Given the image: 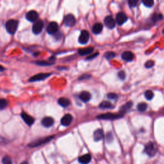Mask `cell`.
Listing matches in <instances>:
<instances>
[{
    "label": "cell",
    "mask_w": 164,
    "mask_h": 164,
    "mask_svg": "<svg viewBox=\"0 0 164 164\" xmlns=\"http://www.w3.org/2000/svg\"><path fill=\"white\" fill-rule=\"evenodd\" d=\"M100 108L101 109L113 108L114 105L109 101H103L100 105Z\"/></svg>",
    "instance_id": "cell-23"
},
{
    "label": "cell",
    "mask_w": 164,
    "mask_h": 164,
    "mask_svg": "<svg viewBox=\"0 0 164 164\" xmlns=\"http://www.w3.org/2000/svg\"><path fill=\"white\" fill-rule=\"evenodd\" d=\"M58 103L62 107L66 108L70 105V101L67 98H61L58 100Z\"/></svg>",
    "instance_id": "cell-22"
},
{
    "label": "cell",
    "mask_w": 164,
    "mask_h": 164,
    "mask_svg": "<svg viewBox=\"0 0 164 164\" xmlns=\"http://www.w3.org/2000/svg\"><path fill=\"white\" fill-rule=\"evenodd\" d=\"M4 70H5L4 67H3L2 66H1V65H0V71H3Z\"/></svg>",
    "instance_id": "cell-39"
},
{
    "label": "cell",
    "mask_w": 164,
    "mask_h": 164,
    "mask_svg": "<svg viewBox=\"0 0 164 164\" xmlns=\"http://www.w3.org/2000/svg\"><path fill=\"white\" fill-rule=\"evenodd\" d=\"M142 3L147 7L151 8L154 5V0H142Z\"/></svg>",
    "instance_id": "cell-26"
},
{
    "label": "cell",
    "mask_w": 164,
    "mask_h": 164,
    "mask_svg": "<svg viewBox=\"0 0 164 164\" xmlns=\"http://www.w3.org/2000/svg\"><path fill=\"white\" fill-rule=\"evenodd\" d=\"M58 25L56 22H51L47 27V32L50 35H53L58 32Z\"/></svg>",
    "instance_id": "cell-9"
},
{
    "label": "cell",
    "mask_w": 164,
    "mask_h": 164,
    "mask_svg": "<svg viewBox=\"0 0 164 164\" xmlns=\"http://www.w3.org/2000/svg\"><path fill=\"white\" fill-rule=\"evenodd\" d=\"M104 23H105L106 27L109 28V29H113V28H114V27H116L115 20H114V18L110 16V15L105 17Z\"/></svg>",
    "instance_id": "cell-11"
},
{
    "label": "cell",
    "mask_w": 164,
    "mask_h": 164,
    "mask_svg": "<svg viewBox=\"0 0 164 164\" xmlns=\"http://www.w3.org/2000/svg\"><path fill=\"white\" fill-rule=\"evenodd\" d=\"M118 76L121 80H123L125 79V77H126V74H125L124 71H121L118 73Z\"/></svg>",
    "instance_id": "cell-35"
},
{
    "label": "cell",
    "mask_w": 164,
    "mask_h": 164,
    "mask_svg": "<svg viewBox=\"0 0 164 164\" xmlns=\"http://www.w3.org/2000/svg\"><path fill=\"white\" fill-rule=\"evenodd\" d=\"M92 157L90 154H86L78 158V161L80 163L82 164H88L90 162Z\"/></svg>",
    "instance_id": "cell-18"
},
{
    "label": "cell",
    "mask_w": 164,
    "mask_h": 164,
    "mask_svg": "<svg viewBox=\"0 0 164 164\" xmlns=\"http://www.w3.org/2000/svg\"><path fill=\"white\" fill-rule=\"evenodd\" d=\"M18 27V21L14 19L8 21L6 23V29L10 34H14Z\"/></svg>",
    "instance_id": "cell-1"
},
{
    "label": "cell",
    "mask_w": 164,
    "mask_h": 164,
    "mask_svg": "<svg viewBox=\"0 0 164 164\" xmlns=\"http://www.w3.org/2000/svg\"><path fill=\"white\" fill-rule=\"evenodd\" d=\"M127 20V15L123 12L118 13L116 15V22L119 25H123Z\"/></svg>",
    "instance_id": "cell-12"
},
{
    "label": "cell",
    "mask_w": 164,
    "mask_h": 164,
    "mask_svg": "<svg viewBox=\"0 0 164 164\" xmlns=\"http://www.w3.org/2000/svg\"><path fill=\"white\" fill-rule=\"evenodd\" d=\"M147 105L146 103H140L137 105V109L140 112H144L147 109Z\"/></svg>",
    "instance_id": "cell-25"
},
{
    "label": "cell",
    "mask_w": 164,
    "mask_h": 164,
    "mask_svg": "<svg viewBox=\"0 0 164 164\" xmlns=\"http://www.w3.org/2000/svg\"><path fill=\"white\" fill-rule=\"evenodd\" d=\"M7 101L5 99H0V110L5 108L7 106Z\"/></svg>",
    "instance_id": "cell-28"
},
{
    "label": "cell",
    "mask_w": 164,
    "mask_h": 164,
    "mask_svg": "<svg viewBox=\"0 0 164 164\" xmlns=\"http://www.w3.org/2000/svg\"><path fill=\"white\" fill-rule=\"evenodd\" d=\"M44 27V23L42 21L39 20L37 21L34 24H33L32 27V32L35 35H38L41 33V32L42 31Z\"/></svg>",
    "instance_id": "cell-4"
},
{
    "label": "cell",
    "mask_w": 164,
    "mask_h": 164,
    "mask_svg": "<svg viewBox=\"0 0 164 164\" xmlns=\"http://www.w3.org/2000/svg\"><path fill=\"white\" fill-rule=\"evenodd\" d=\"M105 57L107 60H111L115 57V53H114V52H111V51L106 52V53L105 54Z\"/></svg>",
    "instance_id": "cell-30"
},
{
    "label": "cell",
    "mask_w": 164,
    "mask_h": 164,
    "mask_svg": "<svg viewBox=\"0 0 164 164\" xmlns=\"http://www.w3.org/2000/svg\"><path fill=\"white\" fill-rule=\"evenodd\" d=\"M145 97L147 100H151L154 97V94L151 90H147L145 92Z\"/></svg>",
    "instance_id": "cell-27"
},
{
    "label": "cell",
    "mask_w": 164,
    "mask_h": 164,
    "mask_svg": "<svg viewBox=\"0 0 164 164\" xmlns=\"http://www.w3.org/2000/svg\"><path fill=\"white\" fill-rule=\"evenodd\" d=\"M153 66H154V62L153 60L147 61L146 63L145 64V66L146 68H151V67H152Z\"/></svg>",
    "instance_id": "cell-33"
},
{
    "label": "cell",
    "mask_w": 164,
    "mask_h": 164,
    "mask_svg": "<svg viewBox=\"0 0 164 164\" xmlns=\"http://www.w3.org/2000/svg\"><path fill=\"white\" fill-rule=\"evenodd\" d=\"M122 116H123V115H121V114H117L112 113H106L98 116L97 118L99 119H103V120H114V119L122 118Z\"/></svg>",
    "instance_id": "cell-3"
},
{
    "label": "cell",
    "mask_w": 164,
    "mask_h": 164,
    "mask_svg": "<svg viewBox=\"0 0 164 164\" xmlns=\"http://www.w3.org/2000/svg\"><path fill=\"white\" fill-rule=\"evenodd\" d=\"M138 2H139V0H128L129 5L131 7H136Z\"/></svg>",
    "instance_id": "cell-32"
},
{
    "label": "cell",
    "mask_w": 164,
    "mask_h": 164,
    "mask_svg": "<svg viewBox=\"0 0 164 164\" xmlns=\"http://www.w3.org/2000/svg\"><path fill=\"white\" fill-rule=\"evenodd\" d=\"M113 139L112 135L111 133H108L107 135H106V141L108 142H110Z\"/></svg>",
    "instance_id": "cell-37"
},
{
    "label": "cell",
    "mask_w": 164,
    "mask_h": 164,
    "mask_svg": "<svg viewBox=\"0 0 164 164\" xmlns=\"http://www.w3.org/2000/svg\"><path fill=\"white\" fill-rule=\"evenodd\" d=\"M41 123L44 127H49L53 125L54 119L51 117H46V118L42 119Z\"/></svg>",
    "instance_id": "cell-15"
},
{
    "label": "cell",
    "mask_w": 164,
    "mask_h": 164,
    "mask_svg": "<svg viewBox=\"0 0 164 164\" xmlns=\"http://www.w3.org/2000/svg\"><path fill=\"white\" fill-rule=\"evenodd\" d=\"M64 23L66 27H71L76 24V19L72 14H68L65 16L64 19Z\"/></svg>",
    "instance_id": "cell-5"
},
{
    "label": "cell",
    "mask_w": 164,
    "mask_h": 164,
    "mask_svg": "<svg viewBox=\"0 0 164 164\" xmlns=\"http://www.w3.org/2000/svg\"><path fill=\"white\" fill-rule=\"evenodd\" d=\"M98 54H99L98 53H95V54H92V55H90V56H89L88 57H87V60H92V58H95V57L97 56L98 55Z\"/></svg>",
    "instance_id": "cell-38"
},
{
    "label": "cell",
    "mask_w": 164,
    "mask_h": 164,
    "mask_svg": "<svg viewBox=\"0 0 164 164\" xmlns=\"http://www.w3.org/2000/svg\"><path fill=\"white\" fill-rule=\"evenodd\" d=\"M145 153L149 157H154L157 152V147L155 143L149 142L145 145L144 149Z\"/></svg>",
    "instance_id": "cell-2"
},
{
    "label": "cell",
    "mask_w": 164,
    "mask_h": 164,
    "mask_svg": "<svg viewBox=\"0 0 164 164\" xmlns=\"http://www.w3.org/2000/svg\"><path fill=\"white\" fill-rule=\"evenodd\" d=\"M133 54L130 51H125L122 54V58H123L124 60L125 61H131L133 59Z\"/></svg>",
    "instance_id": "cell-20"
},
{
    "label": "cell",
    "mask_w": 164,
    "mask_h": 164,
    "mask_svg": "<svg viewBox=\"0 0 164 164\" xmlns=\"http://www.w3.org/2000/svg\"><path fill=\"white\" fill-rule=\"evenodd\" d=\"M94 51L93 48H83L78 50V53L81 56H85L87 55V54H89L90 53H92Z\"/></svg>",
    "instance_id": "cell-21"
},
{
    "label": "cell",
    "mask_w": 164,
    "mask_h": 164,
    "mask_svg": "<svg viewBox=\"0 0 164 164\" xmlns=\"http://www.w3.org/2000/svg\"><path fill=\"white\" fill-rule=\"evenodd\" d=\"M51 73H40L35 75V76L30 78L29 80V82H38L41 81V80H45L47 78H48L49 76H51Z\"/></svg>",
    "instance_id": "cell-8"
},
{
    "label": "cell",
    "mask_w": 164,
    "mask_h": 164,
    "mask_svg": "<svg viewBox=\"0 0 164 164\" xmlns=\"http://www.w3.org/2000/svg\"><path fill=\"white\" fill-rule=\"evenodd\" d=\"M53 137H54L53 136H51V137H48L44 138V139H42L37 140L35 142L31 143V144L29 145V146L32 147L40 146V145L46 144V143L50 141V140H51L52 139H53Z\"/></svg>",
    "instance_id": "cell-6"
},
{
    "label": "cell",
    "mask_w": 164,
    "mask_h": 164,
    "mask_svg": "<svg viewBox=\"0 0 164 164\" xmlns=\"http://www.w3.org/2000/svg\"><path fill=\"white\" fill-rule=\"evenodd\" d=\"M131 106H132L131 102H127V103L125 104L124 105H123V106H121V110H120V114L122 115V114L123 113L126 112L127 110H129L130 108L131 107Z\"/></svg>",
    "instance_id": "cell-24"
},
{
    "label": "cell",
    "mask_w": 164,
    "mask_h": 164,
    "mask_svg": "<svg viewBox=\"0 0 164 164\" xmlns=\"http://www.w3.org/2000/svg\"><path fill=\"white\" fill-rule=\"evenodd\" d=\"M90 39L89 33L87 30H82L80 33V35L78 39L79 42L81 44H87Z\"/></svg>",
    "instance_id": "cell-7"
},
{
    "label": "cell",
    "mask_w": 164,
    "mask_h": 164,
    "mask_svg": "<svg viewBox=\"0 0 164 164\" xmlns=\"http://www.w3.org/2000/svg\"><path fill=\"white\" fill-rule=\"evenodd\" d=\"M104 137V133L101 129H98L94 133V139L95 141L98 142L102 140Z\"/></svg>",
    "instance_id": "cell-17"
},
{
    "label": "cell",
    "mask_w": 164,
    "mask_h": 164,
    "mask_svg": "<svg viewBox=\"0 0 164 164\" xmlns=\"http://www.w3.org/2000/svg\"><path fill=\"white\" fill-rule=\"evenodd\" d=\"M108 98L110 100H116V99L118 98V96H117L116 94L114 93H110L108 94Z\"/></svg>",
    "instance_id": "cell-36"
},
{
    "label": "cell",
    "mask_w": 164,
    "mask_h": 164,
    "mask_svg": "<svg viewBox=\"0 0 164 164\" xmlns=\"http://www.w3.org/2000/svg\"><path fill=\"white\" fill-rule=\"evenodd\" d=\"M163 34H164V30H163Z\"/></svg>",
    "instance_id": "cell-41"
},
{
    "label": "cell",
    "mask_w": 164,
    "mask_h": 164,
    "mask_svg": "<svg viewBox=\"0 0 164 164\" xmlns=\"http://www.w3.org/2000/svg\"><path fill=\"white\" fill-rule=\"evenodd\" d=\"M162 15H161L160 14H155V15H153V16L152 17V19L153 21H159L160 19H162Z\"/></svg>",
    "instance_id": "cell-31"
},
{
    "label": "cell",
    "mask_w": 164,
    "mask_h": 164,
    "mask_svg": "<svg viewBox=\"0 0 164 164\" xmlns=\"http://www.w3.org/2000/svg\"><path fill=\"white\" fill-rule=\"evenodd\" d=\"M26 18L30 22H35L39 18L38 13L35 11V10H31L28 12L27 15H26Z\"/></svg>",
    "instance_id": "cell-10"
},
{
    "label": "cell",
    "mask_w": 164,
    "mask_h": 164,
    "mask_svg": "<svg viewBox=\"0 0 164 164\" xmlns=\"http://www.w3.org/2000/svg\"><path fill=\"white\" fill-rule=\"evenodd\" d=\"M21 164H28V163L27 162H23L22 163H21Z\"/></svg>",
    "instance_id": "cell-40"
},
{
    "label": "cell",
    "mask_w": 164,
    "mask_h": 164,
    "mask_svg": "<svg viewBox=\"0 0 164 164\" xmlns=\"http://www.w3.org/2000/svg\"><path fill=\"white\" fill-rule=\"evenodd\" d=\"M73 118L71 114H66L61 119V124L64 126H68L72 123Z\"/></svg>",
    "instance_id": "cell-14"
},
{
    "label": "cell",
    "mask_w": 164,
    "mask_h": 164,
    "mask_svg": "<svg viewBox=\"0 0 164 164\" xmlns=\"http://www.w3.org/2000/svg\"><path fill=\"white\" fill-rule=\"evenodd\" d=\"M2 163L3 164H12V161L9 157L6 156V157L3 158Z\"/></svg>",
    "instance_id": "cell-29"
},
{
    "label": "cell",
    "mask_w": 164,
    "mask_h": 164,
    "mask_svg": "<svg viewBox=\"0 0 164 164\" xmlns=\"http://www.w3.org/2000/svg\"><path fill=\"white\" fill-rule=\"evenodd\" d=\"M92 32L94 34H100L103 30V25L101 23H97L92 27Z\"/></svg>",
    "instance_id": "cell-19"
},
{
    "label": "cell",
    "mask_w": 164,
    "mask_h": 164,
    "mask_svg": "<svg viewBox=\"0 0 164 164\" xmlns=\"http://www.w3.org/2000/svg\"><path fill=\"white\" fill-rule=\"evenodd\" d=\"M36 64L37 65H39V66H49V65H51L48 62H46V61H39L36 62Z\"/></svg>",
    "instance_id": "cell-34"
},
{
    "label": "cell",
    "mask_w": 164,
    "mask_h": 164,
    "mask_svg": "<svg viewBox=\"0 0 164 164\" xmlns=\"http://www.w3.org/2000/svg\"><path fill=\"white\" fill-rule=\"evenodd\" d=\"M79 98L83 102L87 103L91 99V94L90 92H87V91H83L80 94Z\"/></svg>",
    "instance_id": "cell-16"
},
{
    "label": "cell",
    "mask_w": 164,
    "mask_h": 164,
    "mask_svg": "<svg viewBox=\"0 0 164 164\" xmlns=\"http://www.w3.org/2000/svg\"><path fill=\"white\" fill-rule=\"evenodd\" d=\"M21 118L25 122V123L28 124V126H32V125L34 123L35 119L32 116H30L28 114H26L25 112L21 113Z\"/></svg>",
    "instance_id": "cell-13"
}]
</instances>
